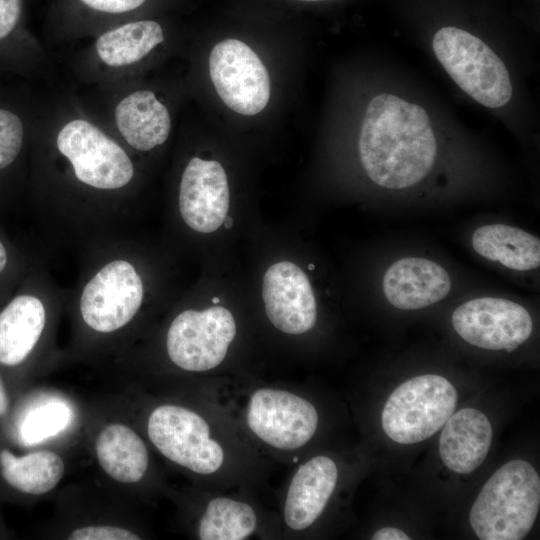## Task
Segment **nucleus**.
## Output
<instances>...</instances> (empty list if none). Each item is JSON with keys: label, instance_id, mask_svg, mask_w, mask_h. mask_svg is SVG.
I'll return each instance as SVG.
<instances>
[{"label": "nucleus", "instance_id": "obj_27", "mask_svg": "<svg viewBox=\"0 0 540 540\" xmlns=\"http://www.w3.org/2000/svg\"><path fill=\"white\" fill-rule=\"evenodd\" d=\"M146 0H78L87 9L101 14L119 15L136 10Z\"/></svg>", "mask_w": 540, "mask_h": 540}, {"label": "nucleus", "instance_id": "obj_18", "mask_svg": "<svg viewBox=\"0 0 540 540\" xmlns=\"http://www.w3.org/2000/svg\"><path fill=\"white\" fill-rule=\"evenodd\" d=\"M338 481V468L328 456H315L294 472L283 503V519L293 531L311 527L323 513Z\"/></svg>", "mask_w": 540, "mask_h": 540}, {"label": "nucleus", "instance_id": "obj_25", "mask_svg": "<svg viewBox=\"0 0 540 540\" xmlns=\"http://www.w3.org/2000/svg\"><path fill=\"white\" fill-rule=\"evenodd\" d=\"M258 527L255 509L247 502L231 497L211 498L194 523V533L201 540H244Z\"/></svg>", "mask_w": 540, "mask_h": 540}, {"label": "nucleus", "instance_id": "obj_12", "mask_svg": "<svg viewBox=\"0 0 540 540\" xmlns=\"http://www.w3.org/2000/svg\"><path fill=\"white\" fill-rule=\"evenodd\" d=\"M15 400L1 430L23 450L51 447L64 450L75 438H84L87 409L55 390L25 391Z\"/></svg>", "mask_w": 540, "mask_h": 540}, {"label": "nucleus", "instance_id": "obj_30", "mask_svg": "<svg viewBox=\"0 0 540 540\" xmlns=\"http://www.w3.org/2000/svg\"><path fill=\"white\" fill-rule=\"evenodd\" d=\"M373 540H409L410 537L400 529L384 527L376 531L371 537Z\"/></svg>", "mask_w": 540, "mask_h": 540}, {"label": "nucleus", "instance_id": "obj_2", "mask_svg": "<svg viewBox=\"0 0 540 540\" xmlns=\"http://www.w3.org/2000/svg\"><path fill=\"white\" fill-rule=\"evenodd\" d=\"M358 150L362 166L375 184L405 189L420 182L431 170L437 141L422 106L381 93L366 108Z\"/></svg>", "mask_w": 540, "mask_h": 540}, {"label": "nucleus", "instance_id": "obj_4", "mask_svg": "<svg viewBox=\"0 0 540 540\" xmlns=\"http://www.w3.org/2000/svg\"><path fill=\"white\" fill-rule=\"evenodd\" d=\"M119 398L151 448L167 462L185 473L206 478L224 469L225 446L197 408L175 399L126 394Z\"/></svg>", "mask_w": 540, "mask_h": 540}, {"label": "nucleus", "instance_id": "obj_20", "mask_svg": "<svg viewBox=\"0 0 540 540\" xmlns=\"http://www.w3.org/2000/svg\"><path fill=\"white\" fill-rule=\"evenodd\" d=\"M451 280L439 264L418 257H406L393 263L383 277L388 302L402 310H417L444 299Z\"/></svg>", "mask_w": 540, "mask_h": 540}, {"label": "nucleus", "instance_id": "obj_3", "mask_svg": "<svg viewBox=\"0 0 540 540\" xmlns=\"http://www.w3.org/2000/svg\"><path fill=\"white\" fill-rule=\"evenodd\" d=\"M48 140L54 170L83 198L124 195L134 180L135 167L126 148L88 117H63Z\"/></svg>", "mask_w": 540, "mask_h": 540}, {"label": "nucleus", "instance_id": "obj_24", "mask_svg": "<svg viewBox=\"0 0 540 540\" xmlns=\"http://www.w3.org/2000/svg\"><path fill=\"white\" fill-rule=\"evenodd\" d=\"M472 247L487 260L500 262L517 271L540 265V240L536 236L505 224L483 225L472 235Z\"/></svg>", "mask_w": 540, "mask_h": 540}, {"label": "nucleus", "instance_id": "obj_34", "mask_svg": "<svg viewBox=\"0 0 540 540\" xmlns=\"http://www.w3.org/2000/svg\"><path fill=\"white\" fill-rule=\"evenodd\" d=\"M212 301H213V302H218L219 299H218L217 297H215V298L212 299Z\"/></svg>", "mask_w": 540, "mask_h": 540}, {"label": "nucleus", "instance_id": "obj_5", "mask_svg": "<svg viewBox=\"0 0 540 540\" xmlns=\"http://www.w3.org/2000/svg\"><path fill=\"white\" fill-rule=\"evenodd\" d=\"M83 441L106 488L130 501L158 489L151 446L120 398L87 409Z\"/></svg>", "mask_w": 540, "mask_h": 540}, {"label": "nucleus", "instance_id": "obj_14", "mask_svg": "<svg viewBox=\"0 0 540 540\" xmlns=\"http://www.w3.org/2000/svg\"><path fill=\"white\" fill-rule=\"evenodd\" d=\"M209 73L222 101L242 115L261 112L270 99V78L259 56L244 42L225 39L209 57Z\"/></svg>", "mask_w": 540, "mask_h": 540}, {"label": "nucleus", "instance_id": "obj_9", "mask_svg": "<svg viewBox=\"0 0 540 540\" xmlns=\"http://www.w3.org/2000/svg\"><path fill=\"white\" fill-rule=\"evenodd\" d=\"M432 48L453 81L478 103L499 108L510 101L509 72L480 38L457 27H442L433 37Z\"/></svg>", "mask_w": 540, "mask_h": 540}, {"label": "nucleus", "instance_id": "obj_1", "mask_svg": "<svg viewBox=\"0 0 540 540\" xmlns=\"http://www.w3.org/2000/svg\"><path fill=\"white\" fill-rule=\"evenodd\" d=\"M145 301V285L126 251H113L86 273L72 306V355L118 359L129 346Z\"/></svg>", "mask_w": 540, "mask_h": 540}, {"label": "nucleus", "instance_id": "obj_31", "mask_svg": "<svg viewBox=\"0 0 540 540\" xmlns=\"http://www.w3.org/2000/svg\"><path fill=\"white\" fill-rule=\"evenodd\" d=\"M9 265H10V253L6 244L0 238V276L3 275V273L7 270Z\"/></svg>", "mask_w": 540, "mask_h": 540}, {"label": "nucleus", "instance_id": "obj_10", "mask_svg": "<svg viewBox=\"0 0 540 540\" xmlns=\"http://www.w3.org/2000/svg\"><path fill=\"white\" fill-rule=\"evenodd\" d=\"M457 392L443 376L427 374L400 384L388 397L381 422L385 434L400 444L424 441L454 412Z\"/></svg>", "mask_w": 540, "mask_h": 540}, {"label": "nucleus", "instance_id": "obj_6", "mask_svg": "<svg viewBox=\"0 0 540 540\" xmlns=\"http://www.w3.org/2000/svg\"><path fill=\"white\" fill-rule=\"evenodd\" d=\"M58 310L36 288H27L0 308V372L16 400L52 366Z\"/></svg>", "mask_w": 540, "mask_h": 540}, {"label": "nucleus", "instance_id": "obj_35", "mask_svg": "<svg viewBox=\"0 0 540 540\" xmlns=\"http://www.w3.org/2000/svg\"><path fill=\"white\" fill-rule=\"evenodd\" d=\"M308 268H309L310 270H312V269H314V265H309Z\"/></svg>", "mask_w": 540, "mask_h": 540}, {"label": "nucleus", "instance_id": "obj_29", "mask_svg": "<svg viewBox=\"0 0 540 540\" xmlns=\"http://www.w3.org/2000/svg\"><path fill=\"white\" fill-rule=\"evenodd\" d=\"M0 372V429L2 430L11 415L14 401Z\"/></svg>", "mask_w": 540, "mask_h": 540}, {"label": "nucleus", "instance_id": "obj_16", "mask_svg": "<svg viewBox=\"0 0 540 540\" xmlns=\"http://www.w3.org/2000/svg\"><path fill=\"white\" fill-rule=\"evenodd\" d=\"M262 298L266 315L279 331L298 335L311 330L317 320V303L305 272L281 261L263 276Z\"/></svg>", "mask_w": 540, "mask_h": 540}, {"label": "nucleus", "instance_id": "obj_23", "mask_svg": "<svg viewBox=\"0 0 540 540\" xmlns=\"http://www.w3.org/2000/svg\"><path fill=\"white\" fill-rule=\"evenodd\" d=\"M439 454L450 470L469 474L485 460L492 442V427L487 416L475 408L452 413L443 425Z\"/></svg>", "mask_w": 540, "mask_h": 540}, {"label": "nucleus", "instance_id": "obj_17", "mask_svg": "<svg viewBox=\"0 0 540 540\" xmlns=\"http://www.w3.org/2000/svg\"><path fill=\"white\" fill-rule=\"evenodd\" d=\"M230 193L226 172L214 160L193 157L182 172L178 207L182 220L192 230L212 233L228 214Z\"/></svg>", "mask_w": 540, "mask_h": 540}, {"label": "nucleus", "instance_id": "obj_33", "mask_svg": "<svg viewBox=\"0 0 540 540\" xmlns=\"http://www.w3.org/2000/svg\"><path fill=\"white\" fill-rule=\"evenodd\" d=\"M299 1L315 2V1H325V0H299Z\"/></svg>", "mask_w": 540, "mask_h": 540}, {"label": "nucleus", "instance_id": "obj_21", "mask_svg": "<svg viewBox=\"0 0 540 540\" xmlns=\"http://www.w3.org/2000/svg\"><path fill=\"white\" fill-rule=\"evenodd\" d=\"M114 127L125 146L147 152L169 137L171 116L151 90H133L120 96L113 108Z\"/></svg>", "mask_w": 540, "mask_h": 540}, {"label": "nucleus", "instance_id": "obj_13", "mask_svg": "<svg viewBox=\"0 0 540 540\" xmlns=\"http://www.w3.org/2000/svg\"><path fill=\"white\" fill-rule=\"evenodd\" d=\"M244 420L248 430L264 445L294 451L313 438L319 415L310 401L296 393L261 387L249 395Z\"/></svg>", "mask_w": 540, "mask_h": 540}, {"label": "nucleus", "instance_id": "obj_32", "mask_svg": "<svg viewBox=\"0 0 540 540\" xmlns=\"http://www.w3.org/2000/svg\"><path fill=\"white\" fill-rule=\"evenodd\" d=\"M223 225L226 229H229L232 227L233 225V219L229 216H226L224 221H223Z\"/></svg>", "mask_w": 540, "mask_h": 540}, {"label": "nucleus", "instance_id": "obj_7", "mask_svg": "<svg viewBox=\"0 0 540 540\" xmlns=\"http://www.w3.org/2000/svg\"><path fill=\"white\" fill-rule=\"evenodd\" d=\"M540 507V478L523 460L502 465L473 503L469 522L481 540H521L530 532Z\"/></svg>", "mask_w": 540, "mask_h": 540}, {"label": "nucleus", "instance_id": "obj_11", "mask_svg": "<svg viewBox=\"0 0 540 540\" xmlns=\"http://www.w3.org/2000/svg\"><path fill=\"white\" fill-rule=\"evenodd\" d=\"M237 332L232 313L222 306L186 309L170 321L164 334V353L174 369L188 374L218 367Z\"/></svg>", "mask_w": 540, "mask_h": 540}, {"label": "nucleus", "instance_id": "obj_22", "mask_svg": "<svg viewBox=\"0 0 540 540\" xmlns=\"http://www.w3.org/2000/svg\"><path fill=\"white\" fill-rule=\"evenodd\" d=\"M163 41V29L156 21H131L101 33L92 44L89 57L102 73L125 75Z\"/></svg>", "mask_w": 540, "mask_h": 540}, {"label": "nucleus", "instance_id": "obj_19", "mask_svg": "<svg viewBox=\"0 0 540 540\" xmlns=\"http://www.w3.org/2000/svg\"><path fill=\"white\" fill-rule=\"evenodd\" d=\"M16 454L0 444V480L13 494L36 500L50 495L62 482L67 461L64 450L51 447Z\"/></svg>", "mask_w": 540, "mask_h": 540}, {"label": "nucleus", "instance_id": "obj_28", "mask_svg": "<svg viewBox=\"0 0 540 540\" xmlns=\"http://www.w3.org/2000/svg\"><path fill=\"white\" fill-rule=\"evenodd\" d=\"M21 9V0H0V41L14 31L20 19Z\"/></svg>", "mask_w": 540, "mask_h": 540}, {"label": "nucleus", "instance_id": "obj_8", "mask_svg": "<svg viewBox=\"0 0 540 540\" xmlns=\"http://www.w3.org/2000/svg\"><path fill=\"white\" fill-rule=\"evenodd\" d=\"M130 500L104 487L70 485L57 493L43 535L66 540H139L147 533Z\"/></svg>", "mask_w": 540, "mask_h": 540}, {"label": "nucleus", "instance_id": "obj_15", "mask_svg": "<svg viewBox=\"0 0 540 540\" xmlns=\"http://www.w3.org/2000/svg\"><path fill=\"white\" fill-rule=\"evenodd\" d=\"M455 331L469 344L487 350L512 352L531 335L533 322L520 304L482 297L460 305L452 314Z\"/></svg>", "mask_w": 540, "mask_h": 540}, {"label": "nucleus", "instance_id": "obj_26", "mask_svg": "<svg viewBox=\"0 0 540 540\" xmlns=\"http://www.w3.org/2000/svg\"><path fill=\"white\" fill-rule=\"evenodd\" d=\"M25 140L21 117L0 107V171L10 167L19 157Z\"/></svg>", "mask_w": 540, "mask_h": 540}]
</instances>
